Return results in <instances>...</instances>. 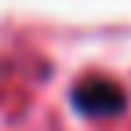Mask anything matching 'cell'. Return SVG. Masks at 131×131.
<instances>
[{
  "instance_id": "obj_1",
  "label": "cell",
  "mask_w": 131,
  "mask_h": 131,
  "mask_svg": "<svg viewBox=\"0 0 131 131\" xmlns=\"http://www.w3.org/2000/svg\"><path fill=\"white\" fill-rule=\"evenodd\" d=\"M69 102L77 113L84 117H95V120H109L117 113L127 109V91L109 77H84L77 80L73 91H69Z\"/></svg>"
}]
</instances>
